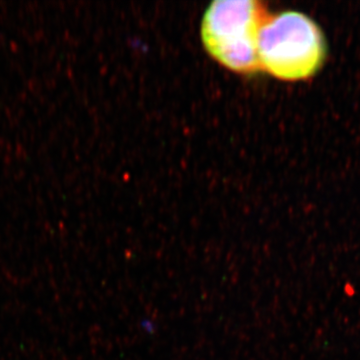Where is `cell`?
I'll use <instances>...</instances> for the list:
<instances>
[{
  "label": "cell",
  "mask_w": 360,
  "mask_h": 360,
  "mask_svg": "<svg viewBox=\"0 0 360 360\" xmlns=\"http://www.w3.org/2000/svg\"><path fill=\"white\" fill-rule=\"evenodd\" d=\"M258 63L277 79L297 82L314 77L326 58L319 26L304 13L283 11L269 15L260 30Z\"/></svg>",
  "instance_id": "1"
},
{
  "label": "cell",
  "mask_w": 360,
  "mask_h": 360,
  "mask_svg": "<svg viewBox=\"0 0 360 360\" xmlns=\"http://www.w3.org/2000/svg\"><path fill=\"white\" fill-rule=\"evenodd\" d=\"M269 14L257 0H215L203 14L200 37L215 61L239 75L260 71L257 42Z\"/></svg>",
  "instance_id": "2"
}]
</instances>
